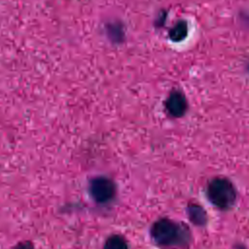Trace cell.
I'll use <instances>...</instances> for the list:
<instances>
[{"instance_id": "obj_1", "label": "cell", "mask_w": 249, "mask_h": 249, "mask_svg": "<svg viewBox=\"0 0 249 249\" xmlns=\"http://www.w3.org/2000/svg\"><path fill=\"white\" fill-rule=\"evenodd\" d=\"M152 236L161 245H178L187 240L183 229L167 219H161L154 224Z\"/></svg>"}, {"instance_id": "obj_2", "label": "cell", "mask_w": 249, "mask_h": 249, "mask_svg": "<svg viewBox=\"0 0 249 249\" xmlns=\"http://www.w3.org/2000/svg\"><path fill=\"white\" fill-rule=\"evenodd\" d=\"M207 195L211 202L219 208H228L235 200L233 186L224 178L214 179L208 186Z\"/></svg>"}, {"instance_id": "obj_3", "label": "cell", "mask_w": 249, "mask_h": 249, "mask_svg": "<svg viewBox=\"0 0 249 249\" xmlns=\"http://www.w3.org/2000/svg\"><path fill=\"white\" fill-rule=\"evenodd\" d=\"M90 194L98 202H107L113 198L116 188L114 183L107 178H95L90 183Z\"/></svg>"}, {"instance_id": "obj_4", "label": "cell", "mask_w": 249, "mask_h": 249, "mask_svg": "<svg viewBox=\"0 0 249 249\" xmlns=\"http://www.w3.org/2000/svg\"><path fill=\"white\" fill-rule=\"evenodd\" d=\"M166 107L170 114H172L175 117H180L186 111V108H187L186 99L182 93L178 91H174L168 97L166 102Z\"/></svg>"}, {"instance_id": "obj_5", "label": "cell", "mask_w": 249, "mask_h": 249, "mask_svg": "<svg viewBox=\"0 0 249 249\" xmlns=\"http://www.w3.org/2000/svg\"><path fill=\"white\" fill-rule=\"evenodd\" d=\"M104 249H128L125 240L119 235H112L105 243Z\"/></svg>"}, {"instance_id": "obj_6", "label": "cell", "mask_w": 249, "mask_h": 249, "mask_svg": "<svg viewBox=\"0 0 249 249\" xmlns=\"http://www.w3.org/2000/svg\"><path fill=\"white\" fill-rule=\"evenodd\" d=\"M187 34V25L184 22L177 23L170 31V37L173 41H181Z\"/></svg>"}, {"instance_id": "obj_7", "label": "cell", "mask_w": 249, "mask_h": 249, "mask_svg": "<svg viewBox=\"0 0 249 249\" xmlns=\"http://www.w3.org/2000/svg\"><path fill=\"white\" fill-rule=\"evenodd\" d=\"M190 212V217L191 219L196 223V224H202L205 221L204 218V212L202 211L201 208L197 206H192L191 209L189 210Z\"/></svg>"}, {"instance_id": "obj_8", "label": "cell", "mask_w": 249, "mask_h": 249, "mask_svg": "<svg viewBox=\"0 0 249 249\" xmlns=\"http://www.w3.org/2000/svg\"><path fill=\"white\" fill-rule=\"evenodd\" d=\"M17 249H32L30 246L29 247H26V244H24V245H21L20 247H18V248H17Z\"/></svg>"}]
</instances>
